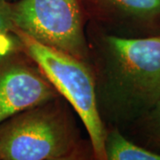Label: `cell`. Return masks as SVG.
<instances>
[{"mask_svg": "<svg viewBox=\"0 0 160 160\" xmlns=\"http://www.w3.org/2000/svg\"><path fill=\"white\" fill-rule=\"evenodd\" d=\"M13 28L12 2L0 0V59L22 49Z\"/></svg>", "mask_w": 160, "mask_h": 160, "instance_id": "9c48e42d", "label": "cell"}, {"mask_svg": "<svg viewBox=\"0 0 160 160\" xmlns=\"http://www.w3.org/2000/svg\"><path fill=\"white\" fill-rule=\"evenodd\" d=\"M60 96L38 64L22 49L0 59V125Z\"/></svg>", "mask_w": 160, "mask_h": 160, "instance_id": "5b68a950", "label": "cell"}, {"mask_svg": "<svg viewBox=\"0 0 160 160\" xmlns=\"http://www.w3.org/2000/svg\"><path fill=\"white\" fill-rule=\"evenodd\" d=\"M17 27L38 42L89 62L86 13L80 0L12 2Z\"/></svg>", "mask_w": 160, "mask_h": 160, "instance_id": "277c9868", "label": "cell"}, {"mask_svg": "<svg viewBox=\"0 0 160 160\" xmlns=\"http://www.w3.org/2000/svg\"><path fill=\"white\" fill-rule=\"evenodd\" d=\"M89 22L123 38L160 36V0H80Z\"/></svg>", "mask_w": 160, "mask_h": 160, "instance_id": "8992f818", "label": "cell"}, {"mask_svg": "<svg viewBox=\"0 0 160 160\" xmlns=\"http://www.w3.org/2000/svg\"><path fill=\"white\" fill-rule=\"evenodd\" d=\"M62 96L0 125V160H78L93 158Z\"/></svg>", "mask_w": 160, "mask_h": 160, "instance_id": "7a4b0ae2", "label": "cell"}, {"mask_svg": "<svg viewBox=\"0 0 160 160\" xmlns=\"http://www.w3.org/2000/svg\"><path fill=\"white\" fill-rule=\"evenodd\" d=\"M8 1H10V2H15V1H17V0H8Z\"/></svg>", "mask_w": 160, "mask_h": 160, "instance_id": "30bf717a", "label": "cell"}, {"mask_svg": "<svg viewBox=\"0 0 160 160\" xmlns=\"http://www.w3.org/2000/svg\"><path fill=\"white\" fill-rule=\"evenodd\" d=\"M86 37L100 115L125 130L160 101V36L123 38L90 22Z\"/></svg>", "mask_w": 160, "mask_h": 160, "instance_id": "6da1fadb", "label": "cell"}, {"mask_svg": "<svg viewBox=\"0 0 160 160\" xmlns=\"http://www.w3.org/2000/svg\"><path fill=\"white\" fill-rule=\"evenodd\" d=\"M125 130L131 132L133 142L160 153V101Z\"/></svg>", "mask_w": 160, "mask_h": 160, "instance_id": "ba28073f", "label": "cell"}, {"mask_svg": "<svg viewBox=\"0 0 160 160\" xmlns=\"http://www.w3.org/2000/svg\"><path fill=\"white\" fill-rule=\"evenodd\" d=\"M13 33L20 41L22 50L38 64L83 122L93 158L106 160L104 141L107 127L98 109L95 83L89 63L40 43L15 25Z\"/></svg>", "mask_w": 160, "mask_h": 160, "instance_id": "3957f363", "label": "cell"}, {"mask_svg": "<svg viewBox=\"0 0 160 160\" xmlns=\"http://www.w3.org/2000/svg\"><path fill=\"white\" fill-rule=\"evenodd\" d=\"M104 151L106 160H160V153L133 142L117 127L107 128Z\"/></svg>", "mask_w": 160, "mask_h": 160, "instance_id": "52a82bcc", "label": "cell"}]
</instances>
